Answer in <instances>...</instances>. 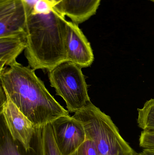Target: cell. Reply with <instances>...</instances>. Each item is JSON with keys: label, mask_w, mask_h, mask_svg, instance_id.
<instances>
[{"label": "cell", "mask_w": 154, "mask_h": 155, "mask_svg": "<svg viewBox=\"0 0 154 155\" xmlns=\"http://www.w3.org/2000/svg\"><path fill=\"white\" fill-rule=\"evenodd\" d=\"M0 80L6 96L37 128L70 115L31 67L15 61L0 71Z\"/></svg>", "instance_id": "1"}, {"label": "cell", "mask_w": 154, "mask_h": 155, "mask_svg": "<svg viewBox=\"0 0 154 155\" xmlns=\"http://www.w3.org/2000/svg\"><path fill=\"white\" fill-rule=\"evenodd\" d=\"M66 16L52 8L46 13L32 11L25 28L24 54L30 67L48 71L68 61Z\"/></svg>", "instance_id": "2"}, {"label": "cell", "mask_w": 154, "mask_h": 155, "mask_svg": "<svg viewBox=\"0 0 154 155\" xmlns=\"http://www.w3.org/2000/svg\"><path fill=\"white\" fill-rule=\"evenodd\" d=\"M72 116L81 122L86 139L94 142L99 155H134V151L121 136L111 117L91 101Z\"/></svg>", "instance_id": "3"}, {"label": "cell", "mask_w": 154, "mask_h": 155, "mask_svg": "<svg viewBox=\"0 0 154 155\" xmlns=\"http://www.w3.org/2000/svg\"><path fill=\"white\" fill-rule=\"evenodd\" d=\"M81 69L73 63L66 61L48 71L51 86L55 88L56 94L65 101L70 113L82 109L90 101Z\"/></svg>", "instance_id": "4"}, {"label": "cell", "mask_w": 154, "mask_h": 155, "mask_svg": "<svg viewBox=\"0 0 154 155\" xmlns=\"http://www.w3.org/2000/svg\"><path fill=\"white\" fill-rule=\"evenodd\" d=\"M55 142L61 155L76 152L86 141L83 125L73 116L60 117L51 123Z\"/></svg>", "instance_id": "5"}, {"label": "cell", "mask_w": 154, "mask_h": 155, "mask_svg": "<svg viewBox=\"0 0 154 155\" xmlns=\"http://www.w3.org/2000/svg\"><path fill=\"white\" fill-rule=\"evenodd\" d=\"M32 11L25 0H0V38L25 33Z\"/></svg>", "instance_id": "6"}, {"label": "cell", "mask_w": 154, "mask_h": 155, "mask_svg": "<svg viewBox=\"0 0 154 155\" xmlns=\"http://www.w3.org/2000/svg\"><path fill=\"white\" fill-rule=\"evenodd\" d=\"M6 97V101L0 107V114L3 117L13 138L29 149L37 127Z\"/></svg>", "instance_id": "7"}, {"label": "cell", "mask_w": 154, "mask_h": 155, "mask_svg": "<svg viewBox=\"0 0 154 155\" xmlns=\"http://www.w3.org/2000/svg\"><path fill=\"white\" fill-rule=\"evenodd\" d=\"M67 61L81 68L89 67L94 61L93 50L88 40L79 27L72 21L67 24Z\"/></svg>", "instance_id": "8"}, {"label": "cell", "mask_w": 154, "mask_h": 155, "mask_svg": "<svg viewBox=\"0 0 154 155\" xmlns=\"http://www.w3.org/2000/svg\"><path fill=\"white\" fill-rule=\"evenodd\" d=\"M0 115V155H43L42 127L36 128L30 147L26 149L20 142L13 138L3 117Z\"/></svg>", "instance_id": "9"}, {"label": "cell", "mask_w": 154, "mask_h": 155, "mask_svg": "<svg viewBox=\"0 0 154 155\" xmlns=\"http://www.w3.org/2000/svg\"><path fill=\"white\" fill-rule=\"evenodd\" d=\"M101 0H66L58 11L77 24L82 23L95 14Z\"/></svg>", "instance_id": "10"}, {"label": "cell", "mask_w": 154, "mask_h": 155, "mask_svg": "<svg viewBox=\"0 0 154 155\" xmlns=\"http://www.w3.org/2000/svg\"><path fill=\"white\" fill-rule=\"evenodd\" d=\"M26 46L25 33L0 38V71L16 61Z\"/></svg>", "instance_id": "11"}, {"label": "cell", "mask_w": 154, "mask_h": 155, "mask_svg": "<svg viewBox=\"0 0 154 155\" xmlns=\"http://www.w3.org/2000/svg\"><path fill=\"white\" fill-rule=\"evenodd\" d=\"M137 111L138 127L143 131H154V98L146 101L143 108Z\"/></svg>", "instance_id": "12"}, {"label": "cell", "mask_w": 154, "mask_h": 155, "mask_svg": "<svg viewBox=\"0 0 154 155\" xmlns=\"http://www.w3.org/2000/svg\"><path fill=\"white\" fill-rule=\"evenodd\" d=\"M43 155H61L55 142L51 124L42 127Z\"/></svg>", "instance_id": "13"}, {"label": "cell", "mask_w": 154, "mask_h": 155, "mask_svg": "<svg viewBox=\"0 0 154 155\" xmlns=\"http://www.w3.org/2000/svg\"><path fill=\"white\" fill-rule=\"evenodd\" d=\"M139 146L143 149L154 150V131H143L139 138Z\"/></svg>", "instance_id": "14"}, {"label": "cell", "mask_w": 154, "mask_h": 155, "mask_svg": "<svg viewBox=\"0 0 154 155\" xmlns=\"http://www.w3.org/2000/svg\"><path fill=\"white\" fill-rule=\"evenodd\" d=\"M77 155H99L94 142L86 139L77 150Z\"/></svg>", "instance_id": "15"}, {"label": "cell", "mask_w": 154, "mask_h": 155, "mask_svg": "<svg viewBox=\"0 0 154 155\" xmlns=\"http://www.w3.org/2000/svg\"><path fill=\"white\" fill-rule=\"evenodd\" d=\"M44 1L48 2L52 7L58 10L59 8L66 0H44Z\"/></svg>", "instance_id": "16"}, {"label": "cell", "mask_w": 154, "mask_h": 155, "mask_svg": "<svg viewBox=\"0 0 154 155\" xmlns=\"http://www.w3.org/2000/svg\"><path fill=\"white\" fill-rule=\"evenodd\" d=\"M139 155H154V150L143 149Z\"/></svg>", "instance_id": "17"}, {"label": "cell", "mask_w": 154, "mask_h": 155, "mask_svg": "<svg viewBox=\"0 0 154 155\" xmlns=\"http://www.w3.org/2000/svg\"><path fill=\"white\" fill-rule=\"evenodd\" d=\"M69 155H77V151H76V152H75V153H73Z\"/></svg>", "instance_id": "18"}, {"label": "cell", "mask_w": 154, "mask_h": 155, "mask_svg": "<svg viewBox=\"0 0 154 155\" xmlns=\"http://www.w3.org/2000/svg\"><path fill=\"white\" fill-rule=\"evenodd\" d=\"M134 155H139V154H138L137 153H136L135 152Z\"/></svg>", "instance_id": "19"}, {"label": "cell", "mask_w": 154, "mask_h": 155, "mask_svg": "<svg viewBox=\"0 0 154 155\" xmlns=\"http://www.w3.org/2000/svg\"><path fill=\"white\" fill-rule=\"evenodd\" d=\"M150 1H152V2H154V0H150Z\"/></svg>", "instance_id": "20"}]
</instances>
